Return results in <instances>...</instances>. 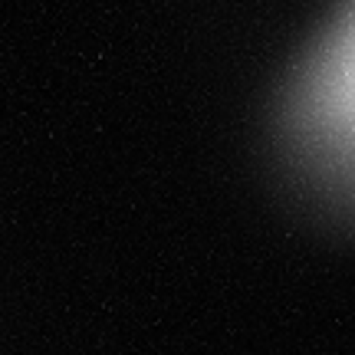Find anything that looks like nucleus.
<instances>
[{
    "label": "nucleus",
    "instance_id": "obj_1",
    "mask_svg": "<svg viewBox=\"0 0 355 355\" xmlns=\"http://www.w3.org/2000/svg\"><path fill=\"white\" fill-rule=\"evenodd\" d=\"M352 7L339 0L266 102L263 145L283 184L319 211L349 207L355 168Z\"/></svg>",
    "mask_w": 355,
    "mask_h": 355
}]
</instances>
